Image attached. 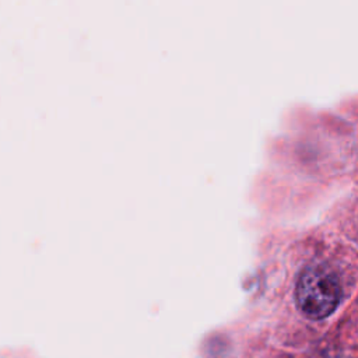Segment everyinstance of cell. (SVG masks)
<instances>
[{
    "label": "cell",
    "instance_id": "1",
    "mask_svg": "<svg viewBox=\"0 0 358 358\" xmlns=\"http://www.w3.org/2000/svg\"><path fill=\"white\" fill-rule=\"evenodd\" d=\"M295 298L305 316L323 319L337 308L341 299V285L330 268L309 266L298 278Z\"/></svg>",
    "mask_w": 358,
    "mask_h": 358
}]
</instances>
